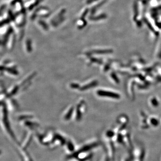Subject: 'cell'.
Masks as SVG:
<instances>
[{"label":"cell","mask_w":161,"mask_h":161,"mask_svg":"<svg viewBox=\"0 0 161 161\" xmlns=\"http://www.w3.org/2000/svg\"><path fill=\"white\" fill-rule=\"evenodd\" d=\"M97 94L101 96H106L108 97L115 98V99H118L120 97L117 94L105 90L98 91Z\"/></svg>","instance_id":"cell-1"},{"label":"cell","mask_w":161,"mask_h":161,"mask_svg":"<svg viewBox=\"0 0 161 161\" xmlns=\"http://www.w3.org/2000/svg\"><path fill=\"white\" fill-rule=\"evenodd\" d=\"M97 83L96 81L92 82L91 83L88 84L87 85H85V86H83V87L81 88H80V90H86L90 88L94 87V86H95V85H96Z\"/></svg>","instance_id":"cell-2"},{"label":"cell","mask_w":161,"mask_h":161,"mask_svg":"<svg viewBox=\"0 0 161 161\" xmlns=\"http://www.w3.org/2000/svg\"><path fill=\"white\" fill-rule=\"evenodd\" d=\"M111 52L110 51H107V50H99V51H94V53H107V52Z\"/></svg>","instance_id":"cell-3"},{"label":"cell","mask_w":161,"mask_h":161,"mask_svg":"<svg viewBox=\"0 0 161 161\" xmlns=\"http://www.w3.org/2000/svg\"><path fill=\"white\" fill-rule=\"evenodd\" d=\"M73 108H72L70 109V111H69V112H68V113L66 114V119L68 120L69 119H70V118L71 117V115L72 114V113H73Z\"/></svg>","instance_id":"cell-4"},{"label":"cell","mask_w":161,"mask_h":161,"mask_svg":"<svg viewBox=\"0 0 161 161\" xmlns=\"http://www.w3.org/2000/svg\"><path fill=\"white\" fill-rule=\"evenodd\" d=\"M1 154H2V151H1V150H0V155Z\"/></svg>","instance_id":"cell-5"}]
</instances>
